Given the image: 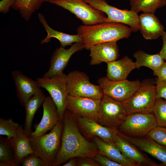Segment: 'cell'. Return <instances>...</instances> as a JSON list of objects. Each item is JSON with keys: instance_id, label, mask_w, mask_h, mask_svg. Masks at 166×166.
<instances>
[{"instance_id": "9a60e30c", "label": "cell", "mask_w": 166, "mask_h": 166, "mask_svg": "<svg viewBox=\"0 0 166 166\" xmlns=\"http://www.w3.org/2000/svg\"><path fill=\"white\" fill-rule=\"evenodd\" d=\"M75 116L77 125L87 137L97 136L115 145L114 137L117 129L105 126L89 118Z\"/></svg>"}, {"instance_id": "44dd1931", "label": "cell", "mask_w": 166, "mask_h": 166, "mask_svg": "<svg viewBox=\"0 0 166 166\" xmlns=\"http://www.w3.org/2000/svg\"><path fill=\"white\" fill-rule=\"evenodd\" d=\"M107 78L113 81L127 79L131 71L136 68L135 62L127 56L118 61L106 63Z\"/></svg>"}, {"instance_id": "8d00e7d4", "label": "cell", "mask_w": 166, "mask_h": 166, "mask_svg": "<svg viewBox=\"0 0 166 166\" xmlns=\"http://www.w3.org/2000/svg\"><path fill=\"white\" fill-rule=\"evenodd\" d=\"M153 75L159 80L166 81V62H164L158 68L153 71Z\"/></svg>"}, {"instance_id": "3957f363", "label": "cell", "mask_w": 166, "mask_h": 166, "mask_svg": "<svg viewBox=\"0 0 166 166\" xmlns=\"http://www.w3.org/2000/svg\"><path fill=\"white\" fill-rule=\"evenodd\" d=\"M63 126V120H60L48 133L37 137L29 136L33 150L48 166L54 164L61 146Z\"/></svg>"}, {"instance_id": "4dcf8cb0", "label": "cell", "mask_w": 166, "mask_h": 166, "mask_svg": "<svg viewBox=\"0 0 166 166\" xmlns=\"http://www.w3.org/2000/svg\"><path fill=\"white\" fill-rule=\"evenodd\" d=\"M158 126L166 128V100L157 99L152 111Z\"/></svg>"}, {"instance_id": "7a4b0ae2", "label": "cell", "mask_w": 166, "mask_h": 166, "mask_svg": "<svg viewBox=\"0 0 166 166\" xmlns=\"http://www.w3.org/2000/svg\"><path fill=\"white\" fill-rule=\"evenodd\" d=\"M77 31L82 38L85 48L88 50L93 45L128 38L132 32L127 25L114 22H105L92 26L81 25L77 28Z\"/></svg>"}, {"instance_id": "8992f818", "label": "cell", "mask_w": 166, "mask_h": 166, "mask_svg": "<svg viewBox=\"0 0 166 166\" xmlns=\"http://www.w3.org/2000/svg\"><path fill=\"white\" fill-rule=\"evenodd\" d=\"M67 75L63 72L49 78H38L36 81L40 88L49 93L56 105L61 120H63L69 95L67 85Z\"/></svg>"}, {"instance_id": "ac0fdd59", "label": "cell", "mask_w": 166, "mask_h": 166, "mask_svg": "<svg viewBox=\"0 0 166 166\" xmlns=\"http://www.w3.org/2000/svg\"><path fill=\"white\" fill-rule=\"evenodd\" d=\"M115 145L125 156L137 163L139 166H158L156 163L141 153L136 147L121 136L118 130L114 137Z\"/></svg>"}, {"instance_id": "74e56055", "label": "cell", "mask_w": 166, "mask_h": 166, "mask_svg": "<svg viewBox=\"0 0 166 166\" xmlns=\"http://www.w3.org/2000/svg\"><path fill=\"white\" fill-rule=\"evenodd\" d=\"M16 0H1L0 1V12L4 14H6L10 8L15 3Z\"/></svg>"}, {"instance_id": "5b68a950", "label": "cell", "mask_w": 166, "mask_h": 166, "mask_svg": "<svg viewBox=\"0 0 166 166\" xmlns=\"http://www.w3.org/2000/svg\"><path fill=\"white\" fill-rule=\"evenodd\" d=\"M66 10L75 15L84 25L92 26L105 22V13L84 0H45Z\"/></svg>"}, {"instance_id": "ba28073f", "label": "cell", "mask_w": 166, "mask_h": 166, "mask_svg": "<svg viewBox=\"0 0 166 166\" xmlns=\"http://www.w3.org/2000/svg\"><path fill=\"white\" fill-rule=\"evenodd\" d=\"M107 15L106 22L121 23L129 26L132 32L139 30V15L131 10H122L109 5L105 0H84Z\"/></svg>"}, {"instance_id": "4316f807", "label": "cell", "mask_w": 166, "mask_h": 166, "mask_svg": "<svg viewBox=\"0 0 166 166\" xmlns=\"http://www.w3.org/2000/svg\"><path fill=\"white\" fill-rule=\"evenodd\" d=\"M45 0H16L12 8L18 11L26 21L29 20L32 14L40 9Z\"/></svg>"}, {"instance_id": "d4e9b609", "label": "cell", "mask_w": 166, "mask_h": 166, "mask_svg": "<svg viewBox=\"0 0 166 166\" xmlns=\"http://www.w3.org/2000/svg\"><path fill=\"white\" fill-rule=\"evenodd\" d=\"M46 97L40 88L28 101L24 106L26 115L23 129L25 134L28 136L32 132L31 126L35 114L42 105Z\"/></svg>"}, {"instance_id": "4fadbf2b", "label": "cell", "mask_w": 166, "mask_h": 166, "mask_svg": "<svg viewBox=\"0 0 166 166\" xmlns=\"http://www.w3.org/2000/svg\"><path fill=\"white\" fill-rule=\"evenodd\" d=\"M84 48L83 42H75L67 49L61 46L56 48L50 58L49 69L42 77L49 78L63 72L72 55Z\"/></svg>"}, {"instance_id": "d6986e66", "label": "cell", "mask_w": 166, "mask_h": 166, "mask_svg": "<svg viewBox=\"0 0 166 166\" xmlns=\"http://www.w3.org/2000/svg\"><path fill=\"white\" fill-rule=\"evenodd\" d=\"M118 134L136 147L147 153L166 165V148L151 138H135L124 135L118 131Z\"/></svg>"}, {"instance_id": "d6a6232c", "label": "cell", "mask_w": 166, "mask_h": 166, "mask_svg": "<svg viewBox=\"0 0 166 166\" xmlns=\"http://www.w3.org/2000/svg\"><path fill=\"white\" fill-rule=\"evenodd\" d=\"M21 164L23 166H48L44 160L35 153L25 157Z\"/></svg>"}, {"instance_id": "30bf717a", "label": "cell", "mask_w": 166, "mask_h": 166, "mask_svg": "<svg viewBox=\"0 0 166 166\" xmlns=\"http://www.w3.org/2000/svg\"><path fill=\"white\" fill-rule=\"evenodd\" d=\"M158 126L152 113H136L128 114L118 130L129 136H140L147 135Z\"/></svg>"}, {"instance_id": "9c48e42d", "label": "cell", "mask_w": 166, "mask_h": 166, "mask_svg": "<svg viewBox=\"0 0 166 166\" xmlns=\"http://www.w3.org/2000/svg\"><path fill=\"white\" fill-rule=\"evenodd\" d=\"M127 115L122 102L104 95L101 100L97 122L118 130Z\"/></svg>"}, {"instance_id": "e0dca14e", "label": "cell", "mask_w": 166, "mask_h": 166, "mask_svg": "<svg viewBox=\"0 0 166 166\" xmlns=\"http://www.w3.org/2000/svg\"><path fill=\"white\" fill-rule=\"evenodd\" d=\"M117 42H111L91 45L89 48L91 57L90 65H98L116 61L119 56Z\"/></svg>"}, {"instance_id": "603a6c76", "label": "cell", "mask_w": 166, "mask_h": 166, "mask_svg": "<svg viewBox=\"0 0 166 166\" xmlns=\"http://www.w3.org/2000/svg\"><path fill=\"white\" fill-rule=\"evenodd\" d=\"M7 139L14 149L15 161L18 166L25 157L34 153L31 147L29 137L25 134L22 125H20L16 137Z\"/></svg>"}, {"instance_id": "cb8c5ba5", "label": "cell", "mask_w": 166, "mask_h": 166, "mask_svg": "<svg viewBox=\"0 0 166 166\" xmlns=\"http://www.w3.org/2000/svg\"><path fill=\"white\" fill-rule=\"evenodd\" d=\"M38 18L47 33L46 37L41 42V44L48 43L52 38H56L60 42L61 46L63 47L71 45L73 43L83 42V39L78 34L71 35L55 30L48 25L44 16L41 13L38 14Z\"/></svg>"}, {"instance_id": "6da1fadb", "label": "cell", "mask_w": 166, "mask_h": 166, "mask_svg": "<svg viewBox=\"0 0 166 166\" xmlns=\"http://www.w3.org/2000/svg\"><path fill=\"white\" fill-rule=\"evenodd\" d=\"M63 121L61 146L53 166H59L71 158H93L100 154L95 143L88 141L81 133L75 115L72 112L65 109Z\"/></svg>"}, {"instance_id": "7c38bea8", "label": "cell", "mask_w": 166, "mask_h": 166, "mask_svg": "<svg viewBox=\"0 0 166 166\" xmlns=\"http://www.w3.org/2000/svg\"><path fill=\"white\" fill-rule=\"evenodd\" d=\"M101 99L69 95L65 109L75 115L85 117L97 122Z\"/></svg>"}, {"instance_id": "7402d4cb", "label": "cell", "mask_w": 166, "mask_h": 166, "mask_svg": "<svg viewBox=\"0 0 166 166\" xmlns=\"http://www.w3.org/2000/svg\"><path fill=\"white\" fill-rule=\"evenodd\" d=\"M93 140L100 154L121 164L122 166H139L123 155L115 145L106 142L97 136L93 137Z\"/></svg>"}, {"instance_id": "e575fe53", "label": "cell", "mask_w": 166, "mask_h": 166, "mask_svg": "<svg viewBox=\"0 0 166 166\" xmlns=\"http://www.w3.org/2000/svg\"><path fill=\"white\" fill-rule=\"evenodd\" d=\"M93 158L100 165L102 166H122L121 164L100 154L96 155Z\"/></svg>"}, {"instance_id": "f35d334b", "label": "cell", "mask_w": 166, "mask_h": 166, "mask_svg": "<svg viewBox=\"0 0 166 166\" xmlns=\"http://www.w3.org/2000/svg\"><path fill=\"white\" fill-rule=\"evenodd\" d=\"M161 37L163 41V44L162 49L159 53L164 60H166V32L164 31Z\"/></svg>"}, {"instance_id": "ab89813d", "label": "cell", "mask_w": 166, "mask_h": 166, "mask_svg": "<svg viewBox=\"0 0 166 166\" xmlns=\"http://www.w3.org/2000/svg\"><path fill=\"white\" fill-rule=\"evenodd\" d=\"M69 161L65 164L63 166H77V160L75 158H73L69 159Z\"/></svg>"}, {"instance_id": "d590c367", "label": "cell", "mask_w": 166, "mask_h": 166, "mask_svg": "<svg viewBox=\"0 0 166 166\" xmlns=\"http://www.w3.org/2000/svg\"><path fill=\"white\" fill-rule=\"evenodd\" d=\"M77 166H99L100 165L93 158L84 157H78L77 160Z\"/></svg>"}, {"instance_id": "277c9868", "label": "cell", "mask_w": 166, "mask_h": 166, "mask_svg": "<svg viewBox=\"0 0 166 166\" xmlns=\"http://www.w3.org/2000/svg\"><path fill=\"white\" fill-rule=\"evenodd\" d=\"M155 81L146 79L140 82L135 93L122 102L127 114L152 113L157 99Z\"/></svg>"}, {"instance_id": "8fae6325", "label": "cell", "mask_w": 166, "mask_h": 166, "mask_svg": "<svg viewBox=\"0 0 166 166\" xmlns=\"http://www.w3.org/2000/svg\"><path fill=\"white\" fill-rule=\"evenodd\" d=\"M140 82L138 80L129 81L126 79L113 81L109 80L106 77L100 78L97 80L104 95L122 102L135 93Z\"/></svg>"}, {"instance_id": "2e32d148", "label": "cell", "mask_w": 166, "mask_h": 166, "mask_svg": "<svg viewBox=\"0 0 166 166\" xmlns=\"http://www.w3.org/2000/svg\"><path fill=\"white\" fill-rule=\"evenodd\" d=\"M16 89L17 96L21 104L24 106L28 101L41 88L38 83L18 70L11 73Z\"/></svg>"}, {"instance_id": "5bb4252c", "label": "cell", "mask_w": 166, "mask_h": 166, "mask_svg": "<svg viewBox=\"0 0 166 166\" xmlns=\"http://www.w3.org/2000/svg\"><path fill=\"white\" fill-rule=\"evenodd\" d=\"M43 112L42 119L34 125L35 130L29 136L37 137L51 130L61 120L57 106L49 96L46 97L42 105Z\"/></svg>"}, {"instance_id": "484cf974", "label": "cell", "mask_w": 166, "mask_h": 166, "mask_svg": "<svg viewBox=\"0 0 166 166\" xmlns=\"http://www.w3.org/2000/svg\"><path fill=\"white\" fill-rule=\"evenodd\" d=\"M133 56L136 59L135 63L136 68L138 69L142 66H145L154 71L164 62V60L159 53L149 54L143 51L139 50L134 53Z\"/></svg>"}, {"instance_id": "ffe728a7", "label": "cell", "mask_w": 166, "mask_h": 166, "mask_svg": "<svg viewBox=\"0 0 166 166\" xmlns=\"http://www.w3.org/2000/svg\"><path fill=\"white\" fill-rule=\"evenodd\" d=\"M139 30L147 40L158 38L164 31V27L154 13H144L139 15Z\"/></svg>"}, {"instance_id": "836d02e7", "label": "cell", "mask_w": 166, "mask_h": 166, "mask_svg": "<svg viewBox=\"0 0 166 166\" xmlns=\"http://www.w3.org/2000/svg\"><path fill=\"white\" fill-rule=\"evenodd\" d=\"M155 81L157 99L164 98L166 100V81L159 80L157 78Z\"/></svg>"}, {"instance_id": "52a82bcc", "label": "cell", "mask_w": 166, "mask_h": 166, "mask_svg": "<svg viewBox=\"0 0 166 166\" xmlns=\"http://www.w3.org/2000/svg\"><path fill=\"white\" fill-rule=\"evenodd\" d=\"M66 82L68 93L71 96L101 99L104 95L100 85L91 83L83 72L74 70L69 72L67 75Z\"/></svg>"}, {"instance_id": "f546056e", "label": "cell", "mask_w": 166, "mask_h": 166, "mask_svg": "<svg viewBox=\"0 0 166 166\" xmlns=\"http://www.w3.org/2000/svg\"><path fill=\"white\" fill-rule=\"evenodd\" d=\"M20 125L10 118H0V135L6 136L7 139L15 137L17 135Z\"/></svg>"}, {"instance_id": "f1b7e54d", "label": "cell", "mask_w": 166, "mask_h": 166, "mask_svg": "<svg viewBox=\"0 0 166 166\" xmlns=\"http://www.w3.org/2000/svg\"><path fill=\"white\" fill-rule=\"evenodd\" d=\"M0 166H17L14 149L7 138L0 136Z\"/></svg>"}, {"instance_id": "83f0119b", "label": "cell", "mask_w": 166, "mask_h": 166, "mask_svg": "<svg viewBox=\"0 0 166 166\" xmlns=\"http://www.w3.org/2000/svg\"><path fill=\"white\" fill-rule=\"evenodd\" d=\"M130 10L137 13H154L157 9L166 5V0H129Z\"/></svg>"}, {"instance_id": "1f68e13d", "label": "cell", "mask_w": 166, "mask_h": 166, "mask_svg": "<svg viewBox=\"0 0 166 166\" xmlns=\"http://www.w3.org/2000/svg\"><path fill=\"white\" fill-rule=\"evenodd\" d=\"M147 136L166 148V128L158 126L152 129Z\"/></svg>"}]
</instances>
